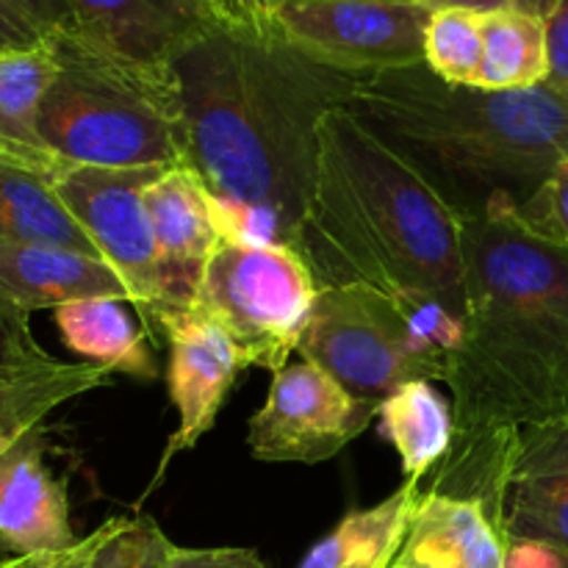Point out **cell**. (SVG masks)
Returning <instances> with one entry per match:
<instances>
[{"label": "cell", "instance_id": "37", "mask_svg": "<svg viewBox=\"0 0 568 568\" xmlns=\"http://www.w3.org/2000/svg\"><path fill=\"white\" fill-rule=\"evenodd\" d=\"M430 9H449V6H458V9H477V11H497L508 9V0H422Z\"/></svg>", "mask_w": 568, "mask_h": 568}, {"label": "cell", "instance_id": "17", "mask_svg": "<svg viewBox=\"0 0 568 568\" xmlns=\"http://www.w3.org/2000/svg\"><path fill=\"white\" fill-rule=\"evenodd\" d=\"M0 297L26 314L98 297L131 305L125 281L109 261L67 247L14 242H0Z\"/></svg>", "mask_w": 568, "mask_h": 568}, {"label": "cell", "instance_id": "34", "mask_svg": "<svg viewBox=\"0 0 568 568\" xmlns=\"http://www.w3.org/2000/svg\"><path fill=\"white\" fill-rule=\"evenodd\" d=\"M14 9H20L28 20L37 22L42 31L59 33V31H72L75 22H72V9L67 0H9Z\"/></svg>", "mask_w": 568, "mask_h": 568}, {"label": "cell", "instance_id": "2", "mask_svg": "<svg viewBox=\"0 0 568 568\" xmlns=\"http://www.w3.org/2000/svg\"><path fill=\"white\" fill-rule=\"evenodd\" d=\"M186 161L214 203L220 236L297 250L320 155V122L358 78L277 33L211 28L175 61Z\"/></svg>", "mask_w": 568, "mask_h": 568}, {"label": "cell", "instance_id": "25", "mask_svg": "<svg viewBox=\"0 0 568 568\" xmlns=\"http://www.w3.org/2000/svg\"><path fill=\"white\" fill-rule=\"evenodd\" d=\"M483 14L477 9H433L425 28V64L453 87L477 89L483 67Z\"/></svg>", "mask_w": 568, "mask_h": 568}, {"label": "cell", "instance_id": "27", "mask_svg": "<svg viewBox=\"0 0 568 568\" xmlns=\"http://www.w3.org/2000/svg\"><path fill=\"white\" fill-rule=\"evenodd\" d=\"M53 361V355L33 336L31 314L0 297V381L28 375Z\"/></svg>", "mask_w": 568, "mask_h": 568}, {"label": "cell", "instance_id": "31", "mask_svg": "<svg viewBox=\"0 0 568 568\" xmlns=\"http://www.w3.org/2000/svg\"><path fill=\"white\" fill-rule=\"evenodd\" d=\"M166 568H266L255 549H183L172 547Z\"/></svg>", "mask_w": 568, "mask_h": 568}, {"label": "cell", "instance_id": "26", "mask_svg": "<svg viewBox=\"0 0 568 568\" xmlns=\"http://www.w3.org/2000/svg\"><path fill=\"white\" fill-rule=\"evenodd\" d=\"M175 544L148 516L105 521V536L87 568H166Z\"/></svg>", "mask_w": 568, "mask_h": 568}, {"label": "cell", "instance_id": "35", "mask_svg": "<svg viewBox=\"0 0 568 568\" xmlns=\"http://www.w3.org/2000/svg\"><path fill=\"white\" fill-rule=\"evenodd\" d=\"M505 568H568V555L544 544L514 541L508 544Z\"/></svg>", "mask_w": 568, "mask_h": 568}, {"label": "cell", "instance_id": "24", "mask_svg": "<svg viewBox=\"0 0 568 568\" xmlns=\"http://www.w3.org/2000/svg\"><path fill=\"white\" fill-rule=\"evenodd\" d=\"M55 78L53 42L0 53V139L20 148L48 150L39 139V111Z\"/></svg>", "mask_w": 568, "mask_h": 568}, {"label": "cell", "instance_id": "18", "mask_svg": "<svg viewBox=\"0 0 568 568\" xmlns=\"http://www.w3.org/2000/svg\"><path fill=\"white\" fill-rule=\"evenodd\" d=\"M67 166L0 159V242L50 244L103 258L55 192V178Z\"/></svg>", "mask_w": 568, "mask_h": 568}, {"label": "cell", "instance_id": "32", "mask_svg": "<svg viewBox=\"0 0 568 568\" xmlns=\"http://www.w3.org/2000/svg\"><path fill=\"white\" fill-rule=\"evenodd\" d=\"M547 83L568 94V0H560L552 14L547 17Z\"/></svg>", "mask_w": 568, "mask_h": 568}, {"label": "cell", "instance_id": "11", "mask_svg": "<svg viewBox=\"0 0 568 568\" xmlns=\"http://www.w3.org/2000/svg\"><path fill=\"white\" fill-rule=\"evenodd\" d=\"M159 336L170 347L166 383H170V399L178 410V430L166 442L159 471L150 480L144 497L159 488L172 460L197 447L205 433L216 425V416L239 372L247 366L227 333L197 308L170 311L161 316Z\"/></svg>", "mask_w": 568, "mask_h": 568}, {"label": "cell", "instance_id": "20", "mask_svg": "<svg viewBox=\"0 0 568 568\" xmlns=\"http://www.w3.org/2000/svg\"><path fill=\"white\" fill-rule=\"evenodd\" d=\"M381 436L397 449L405 480L422 483L453 449V403L430 381L399 386L377 405Z\"/></svg>", "mask_w": 568, "mask_h": 568}, {"label": "cell", "instance_id": "12", "mask_svg": "<svg viewBox=\"0 0 568 568\" xmlns=\"http://www.w3.org/2000/svg\"><path fill=\"white\" fill-rule=\"evenodd\" d=\"M494 521L508 544L568 555V416L516 433Z\"/></svg>", "mask_w": 568, "mask_h": 568}, {"label": "cell", "instance_id": "16", "mask_svg": "<svg viewBox=\"0 0 568 568\" xmlns=\"http://www.w3.org/2000/svg\"><path fill=\"white\" fill-rule=\"evenodd\" d=\"M508 541L475 499L419 488L392 568H505Z\"/></svg>", "mask_w": 568, "mask_h": 568}, {"label": "cell", "instance_id": "13", "mask_svg": "<svg viewBox=\"0 0 568 568\" xmlns=\"http://www.w3.org/2000/svg\"><path fill=\"white\" fill-rule=\"evenodd\" d=\"M155 247H159L164 311L192 308L205 270L220 244L214 203L186 164L166 166L144 192ZM159 316V320H161Z\"/></svg>", "mask_w": 568, "mask_h": 568}, {"label": "cell", "instance_id": "19", "mask_svg": "<svg viewBox=\"0 0 568 568\" xmlns=\"http://www.w3.org/2000/svg\"><path fill=\"white\" fill-rule=\"evenodd\" d=\"M128 303L111 297L81 300L53 311L55 327L70 353L81 355L87 364L103 366L111 375L155 381L159 364L150 349V338L139 322L125 311Z\"/></svg>", "mask_w": 568, "mask_h": 568}, {"label": "cell", "instance_id": "9", "mask_svg": "<svg viewBox=\"0 0 568 568\" xmlns=\"http://www.w3.org/2000/svg\"><path fill=\"white\" fill-rule=\"evenodd\" d=\"M422 0H275L272 31L311 59L372 75L425 61Z\"/></svg>", "mask_w": 568, "mask_h": 568}, {"label": "cell", "instance_id": "6", "mask_svg": "<svg viewBox=\"0 0 568 568\" xmlns=\"http://www.w3.org/2000/svg\"><path fill=\"white\" fill-rule=\"evenodd\" d=\"M460 325L364 286L320 288L297 353L353 397L381 405L399 386L444 381Z\"/></svg>", "mask_w": 568, "mask_h": 568}, {"label": "cell", "instance_id": "3", "mask_svg": "<svg viewBox=\"0 0 568 568\" xmlns=\"http://www.w3.org/2000/svg\"><path fill=\"white\" fill-rule=\"evenodd\" d=\"M297 253L316 288H375L464 327V220L347 105L320 122Z\"/></svg>", "mask_w": 568, "mask_h": 568}, {"label": "cell", "instance_id": "38", "mask_svg": "<svg viewBox=\"0 0 568 568\" xmlns=\"http://www.w3.org/2000/svg\"><path fill=\"white\" fill-rule=\"evenodd\" d=\"M558 3L560 0H508V9L525 11V14L538 17V20H547Z\"/></svg>", "mask_w": 568, "mask_h": 568}, {"label": "cell", "instance_id": "5", "mask_svg": "<svg viewBox=\"0 0 568 568\" xmlns=\"http://www.w3.org/2000/svg\"><path fill=\"white\" fill-rule=\"evenodd\" d=\"M55 78L39 139L70 164L136 170L186 161V116L172 64H142L70 31L50 33Z\"/></svg>", "mask_w": 568, "mask_h": 568}, {"label": "cell", "instance_id": "4", "mask_svg": "<svg viewBox=\"0 0 568 568\" xmlns=\"http://www.w3.org/2000/svg\"><path fill=\"white\" fill-rule=\"evenodd\" d=\"M347 109L464 222L527 203L568 159V94L547 81L453 87L422 61L361 75Z\"/></svg>", "mask_w": 568, "mask_h": 568}, {"label": "cell", "instance_id": "14", "mask_svg": "<svg viewBox=\"0 0 568 568\" xmlns=\"http://www.w3.org/2000/svg\"><path fill=\"white\" fill-rule=\"evenodd\" d=\"M67 3L75 22L70 33L142 64H172L189 44L216 28L205 0H67Z\"/></svg>", "mask_w": 568, "mask_h": 568}, {"label": "cell", "instance_id": "21", "mask_svg": "<svg viewBox=\"0 0 568 568\" xmlns=\"http://www.w3.org/2000/svg\"><path fill=\"white\" fill-rule=\"evenodd\" d=\"M419 488L416 480H405L383 503L347 514L305 555L300 568H392Z\"/></svg>", "mask_w": 568, "mask_h": 568}, {"label": "cell", "instance_id": "15", "mask_svg": "<svg viewBox=\"0 0 568 568\" xmlns=\"http://www.w3.org/2000/svg\"><path fill=\"white\" fill-rule=\"evenodd\" d=\"M78 536L70 525L64 483L44 464L42 427L0 455V547L11 558L70 549Z\"/></svg>", "mask_w": 568, "mask_h": 568}, {"label": "cell", "instance_id": "29", "mask_svg": "<svg viewBox=\"0 0 568 568\" xmlns=\"http://www.w3.org/2000/svg\"><path fill=\"white\" fill-rule=\"evenodd\" d=\"M205 3H209L216 26L244 33H275L272 31L275 0H205Z\"/></svg>", "mask_w": 568, "mask_h": 568}, {"label": "cell", "instance_id": "23", "mask_svg": "<svg viewBox=\"0 0 568 568\" xmlns=\"http://www.w3.org/2000/svg\"><path fill=\"white\" fill-rule=\"evenodd\" d=\"M547 20L516 9L483 14V67L477 89L514 92L547 81Z\"/></svg>", "mask_w": 568, "mask_h": 568}, {"label": "cell", "instance_id": "22", "mask_svg": "<svg viewBox=\"0 0 568 568\" xmlns=\"http://www.w3.org/2000/svg\"><path fill=\"white\" fill-rule=\"evenodd\" d=\"M109 383L111 372L87 361H78V364L53 361L28 375L0 381V455L28 433L39 430L44 419L61 405Z\"/></svg>", "mask_w": 568, "mask_h": 568}, {"label": "cell", "instance_id": "10", "mask_svg": "<svg viewBox=\"0 0 568 568\" xmlns=\"http://www.w3.org/2000/svg\"><path fill=\"white\" fill-rule=\"evenodd\" d=\"M377 416L311 361L272 377L266 403L247 427V447L264 464H322L342 453Z\"/></svg>", "mask_w": 568, "mask_h": 568}, {"label": "cell", "instance_id": "7", "mask_svg": "<svg viewBox=\"0 0 568 568\" xmlns=\"http://www.w3.org/2000/svg\"><path fill=\"white\" fill-rule=\"evenodd\" d=\"M316 294L294 247L222 236L192 308L227 333L244 364L277 375L297 353Z\"/></svg>", "mask_w": 568, "mask_h": 568}, {"label": "cell", "instance_id": "1", "mask_svg": "<svg viewBox=\"0 0 568 568\" xmlns=\"http://www.w3.org/2000/svg\"><path fill=\"white\" fill-rule=\"evenodd\" d=\"M466 316L444 386L455 438L427 488L497 514L521 427L568 416V250L514 205L464 222ZM497 525V521H494Z\"/></svg>", "mask_w": 568, "mask_h": 568}, {"label": "cell", "instance_id": "28", "mask_svg": "<svg viewBox=\"0 0 568 568\" xmlns=\"http://www.w3.org/2000/svg\"><path fill=\"white\" fill-rule=\"evenodd\" d=\"M514 211L532 233L568 250V159L527 203L516 205Z\"/></svg>", "mask_w": 568, "mask_h": 568}, {"label": "cell", "instance_id": "30", "mask_svg": "<svg viewBox=\"0 0 568 568\" xmlns=\"http://www.w3.org/2000/svg\"><path fill=\"white\" fill-rule=\"evenodd\" d=\"M105 536V525L92 530L89 536L78 538L70 549L48 555H28V558H0V568H87L92 560L94 549L100 547Z\"/></svg>", "mask_w": 568, "mask_h": 568}, {"label": "cell", "instance_id": "33", "mask_svg": "<svg viewBox=\"0 0 568 568\" xmlns=\"http://www.w3.org/2000/svg\"><path fill=\"white\" fill-rule=\"evenodd\" d=\"M50 39L48 31L28 20L20 9L0 0V53H14V50H33Z\"/></svg>", "mask_w": 568, "mask_h": 568}, {"label": "cell", "instance_id": "36", "mask_svg": "<svg viewBox=\"0 0 568 568\" xmlns=\"http://www.w3.org/2000/svg\"><path fill=\"white\" fill-rule=\"evenodd\" d=\"M0 159H17V161H31V164H42V166H64L70 161L59 159L50 150H33V148H20L14 142H6L0 139Z\"/></svg>", "mask_w": 568, "mask_h": 568}, {"label": "cell", "instance_id": "8", "mask_svg": "<svg viewBox=\"0 0 568 568\" xmlns=\"http://www.w3.org/2000/svg\"><path fill=\"white\" fill-rule=\"evenodd\" d=\"M166 166H111L70 164L55 178V192L83 227L94 247L120 272L131 292V308L148 338L159 336L161 297L159 247L150 225L144 192Z\"/></svg>", "mask_w": 568, "mask_h": 568}]
</instances>
